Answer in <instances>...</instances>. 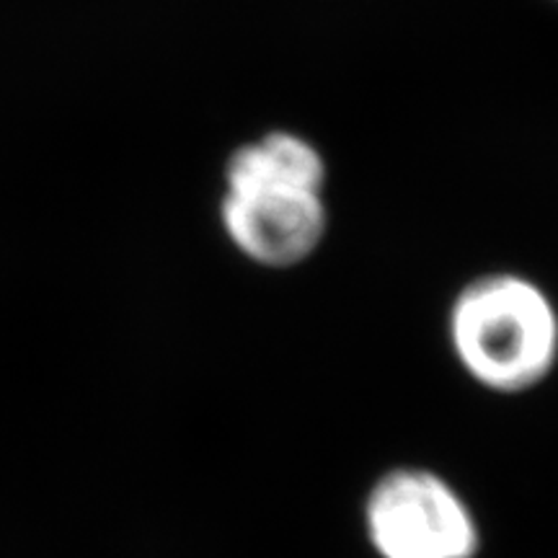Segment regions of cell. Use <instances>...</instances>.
Instances as JSON below:
<instances>
[{
    "label": "cell",
    "instance_id": "1",
    "mask_svg": "<svg viewBox=\"0 0 558 558\" xmlns=\"http://www.w3.org/2000/svg\"><path fill=\"white\" fill-rule=\"evenodd\" d=\"M452 357L488 393L535 390L558 365V308L518 271H486L458 290L448 311Z\"/></svg>",
    "mask_w": 558,
    "mask_h": 558
},
{
    "label": "cell",
    "instance_id": "2",
    "mask_svg": "<svg viewBox=\"0 0 558 558\" xmlns=\"http://www.w3.org/2000/svg\"><path fill=\"white\" fill-rule=\"evenodd\" d=\"M362 525L378 558H476L481 527L463 494L418 465H399L375 481Z\"/></svg>",
    "mask_w": 558,
    "mask_h": 558
},
{
    "label": "cell",
    "instance_id": "3",
    "mask_svg": "<svg viewBox=\"0 0 558 558\" xmlns=\"http://www.w3.org/2000/svg\"><path fill=\"white\" fill-rule=\"evenodd\" d=\"M218 215L230 246L262 269H295L329 235L326 192L295 186L222 190Z\"/></svg>",
    "mask_w": 558,
    "mask_h": 558
},
{
    "label": "cell",
    "instance_id": "4",
    "mask_svg": "<svg viewBox=\"0 0 558 558\" xmlns=\"http://www.w3.org/2000/svg\"><path fill=\"white\" fill-rule=\"evenodd\" d=\"M329 163L308 137L292 130H269L235 145L222 166V190L295 186L326 192Z\"/></svg>",
    "mask_w": 558,
    "mask_h": 558
},
{
    "label": "cell",
    "instance_id": "5",
    "mask_svg": "<svg viewBox=\"0 0 558 558\" xmlns=\"http://www.w3.org/2000/svg\"><path fill=\"white\" fill-rule=\"evenodd\" d=\"M556 3H558V0H556Z\"/></svg>",
    "mask_w": 558,
    "mask_h": 558
}]
</instances>
